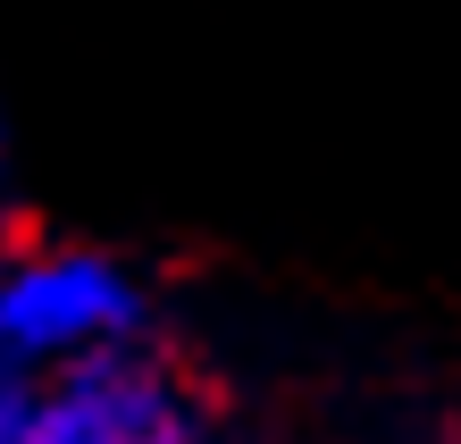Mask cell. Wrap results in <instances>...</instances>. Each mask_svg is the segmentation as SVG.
Returning a JSON list of instances; mask_svg holds the SVG:
<instances>
[{
	"mask_svg": "<svg viewBox=\"0 0 461 444\" xmlns=\"http://www.w3.org/2000/svg\"><path fill=\"white\" fill-rule=\"evenodd\" d=\"M151 336L143 268L101 243H0V360L25 377H59L93 352Z\"/></svg>",
	"mask_w": 461,
	"mask_h": 444,
	"instance_id": "6da1fadb",
	"label": "cell"
},
{
	"mask_svg": "<svg viewBox=\"0 0 461 444\" xmlns=\"http://www.w3.org/2000/svg\"><path fill=\"white\" fill-rule=\"evenodd\" d=\"M34 411H42V377L0 360V444H34Z\"/></svg>",
	"mask_w": 461,
	"mask_h": 444,
	"instance_id": "3957f363",
	"label": "cell"
},
{
	"mask_svg": "<svg viewBox=\"0 0 461 444\" xmlns=\"http://www.w3.org/2000/svg\"><path fill=\"white\" fill-rule=\"evenodd\" d=\"M9 218H17V143H9V109H0V243H9Z\"/></svg>",
	"mask_w": 461,
	"mask_h": 444,
	"instance_id": "277c9868",
	"label": "cell"
},
{
	"mask_svg": "<svg viewBox=\"0 0 461 444\" xmlns=\"http://www.w3.org/2000/svg\"><path fill=\"white\" fill-rule=\"evenodd\" d=\"M34 444H227L202 377L151 336L42 377Z\"/></svg>",
	"mask_w": 461,
	"mask_h": 444,
	"instance_id": "7a4b0ae2",
	"label": "cell"
}]
</instances>
